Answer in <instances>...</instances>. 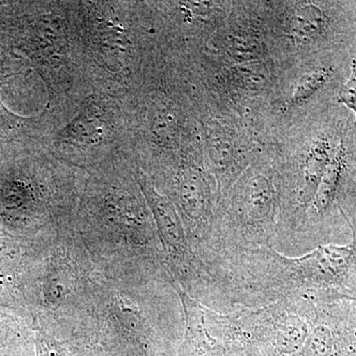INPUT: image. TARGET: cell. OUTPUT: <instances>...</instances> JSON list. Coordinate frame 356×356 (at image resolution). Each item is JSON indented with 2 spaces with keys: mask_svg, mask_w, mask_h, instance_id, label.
<instances>
[{
  "mask_svg": "<svg viewBox=\"0 0 356 356\" xmlns=\"http://www.w3.org/2000/svg\"><path fill=\"white\" fill-rule=\"evenodd\" d=\"M330 153L331 146L325 136L318 137L309 147L302 165V180L299 191L302 202L310 201L317 193L321 180L331 161Z\"/></svg>",
  "mask_w": 356,
  "mask_h": 356,
  "instance_id": "obj_1",
  "label": "cell"
},
{
  "mask_svg": "<svg viewBox=\"0 0 356 356\" xmlns=\"http://www.w3.org/2000/svg\"><path fill=\"white\" fill-rule=\"evenodd\" d=\"M329 24L325 14L313 4L302 6L295 10L291 20V33L295 40L309 42L322 36Z\"/></svg>",
  "mask_w": 356,
  "mask_h": 356,
  "instance_id": "obj_2",
  "label": "cell"
},
{
  "mask_svg": "<svg viewBox=\"0 0 356 356\" xmlns=\"http://www.w3.org/2000/svg\"><path fill=\"white\" fill-rule=\"evenodd\" d=\"M346 151L343 143L337 147L336 154L330 161L324 177L318 185L317 195H316V207L318 211H324L331 205L336 196L339 182L346 168Z\"/></svg>",
  "mask_w": 356,
  "mask_h": 356,
  "instance_id": "obj_3",
  "label": "cell"
},
{
  "mask_svg": "<svg viewBox=\"0 0 356 356\" xmlns=\"http://www.w3.org/2000/svg\"><path fill=\"white\" fill-rule=\"evenodd\" d=\"M332 74L334 70L332 67H321L302 76L294 89V92L285 103L283 111H288L307 102L330 81Z\"/></svg>",
  "mask_w": 356,
  "mask_h": 356,
  "instance_id": "obj_4",
  "label": "cell"
},
{
  "mask_svg": "<svg viewBox=\"0 0 356 356\" xmlns=\"http://www.w3.org/2000/svg\"><path fill=\"white\" fill-rule=\"evenodd\" d=\"M353 254V248L351 245L339 247L327 245L318 248L313 257L323 271L332 275H339L346 270Z\"/></svg>",
  "mask_w": 356,
  "mask_h": 356,
  "instance_id": "obj_5",
  "label": "cell"
},
{
  "mask_svg": "<svg viewBox=\"0 0 356 356\" xmlns=\"http://www.w3.org/2000/svg\"><path fill=\"white\" fill-rule=\"evenodd\" d=\"M201 177L196 172L184 175L181 184V195L187 209L200 212L205 205V195Z\"/></svg>",
  "mask_w": 356,
  "mask_h": 356,
  "instance_id": "obj_6",
  "label": "cell"
},
{
  "mask_svg": "<svg viewBox=\"0 0 356 356\" xmlns=\"http://www.w3.org/2000/svg\"><path fill=\"white\" fill-rule=\"evenodd\" d=\"M339 102L346 105L355 113L356 124V58H353L351 64L350 79L346 81L339 92Z\"/></svg>",
  "mask_w": 356,
  "mask_h": 356,
  "instance_id": "obj_7",
  "label": "cell"
},
{
  "mask_svg": "<svg viewBox=\"0 0 356 356\" xmlns=\"http://www.w3.org/2000/svg\"><path fill=\"white\" fill-rule=\"evenodd\" d=\"M154 126L156 130L154 131L156 135L168 138L175 134V129H177V121L168 109L163 108L161 111L156 112Z\"/></svg>",
  "mask_w": 356,
  "mask_h": 356,
  "instance_id": "obj_8",
  "label": "cell"
},
{
  "mask_svg": "<svg viewBox=\"0 0 356 356\" xmlns=\"http://www.w3.org/2000/svg\"><path fill=\"white\" fill-rule=\"evenodd\" d=\"M233 51H236V53H242V54H250V55H252V53H254V47L252 46V44L248 43L245 40L235 39L233 40Z\"/></svg>",
  "mask_w": 356,
  "mask_h": 356,
  "instance_id": "obj_9",
  "label": "cell"
}]
</instances>
